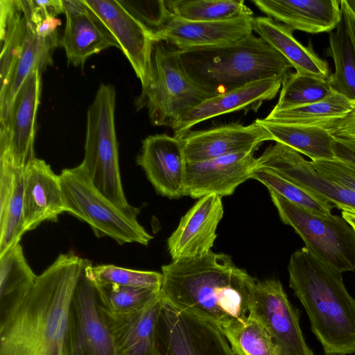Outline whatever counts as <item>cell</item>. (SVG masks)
<instances>
[{
    "mask_svg": "<svg viewBox=\"0 0 355 355\" xmlns=\"http://www.w3.org/2000/svg\"><path fill=\"white\" fill-rule=\"evenodd\" d=\"M85 262L72 252L60 254L0 313V355H64L70 304Z\"/></svg>",
    "mask_w": 355,
    "mask_h": 355,
    "instance_id": "obj_1",
    "label": "cell"
},
{
    "mask_svg": "<svg viewBox=\"0 0 355 355\" xmlns=\"http://www.w3.org/2000/svg\"><path fill=\"white\" fill-rule=\"evenodd\" d=\"M161 299L175 309L207 320L220 331L245 324L257 279L230 256L205 255L162 266Z\"/></svg>",
    "mask_w": 355,
    "mask_h": 355,
    "instance_id": "obj_2",
    "label": "cell"
},
{
    "mask_svg": "<svg viewBox=\"0 0 355 355\" xmlns=\"http://www.w3.org/2000/svg\"><path fill=\"white\" fill-rule=\"evenodd\" d=\"M289 286L303 305L311 330L326 354H355V299L342 272L306 247L295 251L288 265Z\"/></svg>",
    "mask_w": 355,
    "mask_h": 355,
    "instance_id": "obj_3",
    "label": "cell"
},
{
    "mask_svg": "<svg viewBox=\"0 0 355 355\" xmlns=\"http://www.w3.org/2000/svg\"><path fill=\"white\" fill-rule=\"evenodd\" d=\"M178 50L190 78L214 95L262 79L284 78L293 68L253 33L227 45Z\"/></svg>",
    "mask_w": 355,
    "mask_h": 355,
    "instance_id": "obj_4",
    "label": "cell"
},
{
    "mask_svg": "<svg viewBox=\"0 0 355 355\" xmlns=\"http://www.w3.org/2000/svg\"><path fill=\"white\" fill-rule=\"evenodd\" d=\"M151 61L150 79L136 106L148 110L153 125L172 128L184 112L216 96L190 78L178 50L171 44L156 41Z\"/></svg>",
    "mask_w": 355,
    "mask_h": 355,
    "instance_id": "obj_5",
    "label": "cell"
},
{
    "mask_svg": "<svg viewBox=\"0 0 355 355\" xmlns=\"http://www.w3.org/2000/svg\"><path fill=\"white\" fill-rule=\"evenodd\" d=\"M59 176L65 211L86 222L98 237L108 236L120 245H148L153 236L137 220L139 209L113 203L93 185L81 164L63 169Z\"/></svg>",
    "mask_w": 355,
    "mask_h": 355,
    "instance_id": "obj_6",
    "label": "cell"
},
{
    "mask_svg": "<svg viewBox=\"0 0 355 355\" xmlns=\"http://www.w3.org/2000/svg\"><path fill=\"white\" fill-rule=\"evenodd\" d=\"M115 107L114 87L101 84L87 110L85 157L80 164L98 191L117 206L130 209L120 176Z\"/></svg>",
    "mask_w": 355,
    "mask_h": 355,
    "instance_id": "obj_7",
    "label": "cell"
},
{
    "mask_svg": "<svg viewBox=\"0 0 355 355\" xmlns=\"http://www.w3.org/2000/svg\"><path fill=\"white\" fill-rule=\"evenodd\" d=\"M268 191L282 221L309 251L340 272L355 270V230L342 216L314 213Z\"/></svg>",
    "mask_w": 355,
    "mask_h": 355,
    "instance_id": "obj_8",
    "label": "cell"
},
{
    "mask_svg": "<svg viewBox=\"0 0 355 355\" xmlns=\"http://www.w3.org/2000/svg\"><path fill=\"white\" fill-rule=\"evenodd\" d=\"M85 265L71 299L64 355H115L96 283Z\"/></svg>",
    "mask_w": 355,
    "mask_h": 355,
    "instance_id": "obj_9",
    "label": "cell"
},
{
    "mask_svg": "<svg viewBox=\"0 0 355 355\" xmlns=\"http://www.w3.org/2000/svg\"><path fill=\"white\" fill-rule=\"evenodd\" d=\"M156 349L157 355H236L215 324L178 311L163 300L156 328Z\"/></svg>",
    "mask_w": 355,
    "mask_h": 355,
    "instance_id": "obj_10",
    "label": "cell"
},
{
    "mask_svg": "<svg viewBox=\"0 0 355 355\" xmlns=\"http://www.w3.org/2000/svg\"><path fill=\"white\" fill-rule=\"evenodd\" d=\"M250 314L267 331L279 355H314L302 335L299 311L291 304L279 280H257Z\"/></svg>",
    "mask_w": 355,
    "mask_h": 355,
    "instance_id": "obj_11",
    "label": "cell"
},
{
    "mask_svg": "<svg viewBox=\"0 0 355 355\" xmlns=\"http://www.w3.org/2000/svg\"><path fill=\"white\" fill-rule=\"evenodd\" d=\"M41 74L35 69L28 76L16 94L8 115L0 122V160L21 168L35 158L34 142Z\"/></svg>",
    "mask_w": 355,
    "mask_h": 355,
    "instance_id": "obj_12",
    "label": "cell"
},
{
    "mask_svg": "<svg viewBox=\"0 0 355 355\" xmlns=\"http://www.w3.org/2000/svg\"><path fill=\"white\" fill-rule=\"evenodd\" d=\"M90 11L103 23L130 62L141 88L151 76L153 33L131 14L119 1L83 0Z\"/></svg>",
    "mask_w": 355,
    "mask_h": 355,
    "instance_id": "obj_13",
    "label": "cell"
},
{
    "mask_svg": "<svg viewBox=\"0 0 355 355\" xmlns=\"http://www.w3.org/2000/svg\"><path fill=\"white\" fill-rule=\"evenodd\" d=\"M259 167L271 170L338 209L355 210V193L318 172L311 161L283 144L275 142L257 158Z\"/></svg>",
    "mask_w": 355,
    "mask_h": 355,
    "instance_id": "obj_14",
    "label": "cell"
},
{
    "mask_svg": "<svg viewBox=\"0 0 355 355\" xmlns=\"http://www.w3.org/2000/svg\"><path fill=\"white\" fill-rule=\"evenodd\" d=\"M178 138L182 141L187 163L255 152L263 142L273 141L270 133L257 119L248 125L232 123L207 130H190Z\"/></svg>",
    "mask_w": 355,
    "mask_h": 355,
    "instance_id": "obj_15",
    "label": "cell"
},
{
    "mask_svg": "<svg viewBox=\"0 0 355 355\" xmlns=\"http://www.w3.org/2000/svg\"><path fill=\"white\" fill-rule=\"evenodd\" d=\"M254 153H240L187 162L184 196L200 199L210 194L220 197L232 195L238 186L252 178L259 167Z\"/></svg>",
    "mask_w": 355,
    "mask_h": 355,
    "instance_id": "obj_16",
    "label": "cell"
},
{
    "mask_svg": "<svg viewBox=\"0 0 355 355\" xmlns=\"http://www.w3.org/2000/svg\"><path fill=\"white\" fill-rule=\"evenodd\" d=\"M223 214L220 196L210 194L198 199L167 240L172 261L199 257L211 251Z\"/></svg>",
    "mask_w": 355,
    "mask_h": 355,
    "instance_id": "obj_17",
    "label": "cell"
},
{
    "mask_svg": "<svg viewBox=\"0 0 355 355\" xmlns=\"http://www.w3.org/2000/svg\"><path fill=\"white\" fill-rule=\"evenodd\" d=\"M137 162L159 194L170 199L184 196L187 161L180 138L166 134L147 137Z\"/></svg>",
    "mask_w": 355,
    "mask_h": 355,
    "instance_id": "obj_18",
    "label": "cell"
},
{
    "mask_svg": "<svg viewBox=\"0 0 355 355\" xmlns=\"http://www.w3.org/2000/svg\"><path fill=\"white\" fill-rule=\"evenodd\" d=\"M253 16L217 21H190L168 16L154 33L156 41H163L178 49L227 45L253 32Z\"/></svg>",
    "mask_w": 355,
    "mask_h": 355,
    "instance_id": "obj_19",
    "label": "cell"
},
{
    "mask_svg": "<svg viewBox=\"0 0 355 355\" xmlns=\"http://www.w3.org/2000/svg\"><path fill=\"white\" fill-rule=\"evenodd\" d=\"M283 79L271 78L257 80L206 99L178 118L171 128L174 136L180 137L194 125L224 114L242 110L257 112L263 102L277 96Z\"/></svg>",
    "mask_w": 355,
    "mask_h": 355,
    "instance_id": "obj_20",
    "label": "cell"
},
{
    "mask_svg": "<svg viewBox=\"0 0 355 355\" xmlns=\"http://www.w3.org/2000/svg\"><path fill=\"white\" fill-rule=\"evenodd\" d=\"M66 24L60 45L69 62L83 65L88 58L117 42L103 23L90 11L83 0H62Z\"/></svg>",
    "mask_w": 355,
    "mask_h": 355,
    "instance_id": "obj_21",
    "label": "cell"
},
{
    "mask_svg": "<svg viewBox=\"0 0 355 355\" xmlns=\"http://www.w3.org/2000/svg\"><path fill=\"white\" fill-rule=\"evenodd\" d=\"M65 207L59 175L44 160L35 158L24 170L25 231L46 220L56 221Z\"/></svg>",
    "mask_w": 355,
    "mask_h": 355,
    "instance_id": "obj_22",
    "label": "cell"
},
{
    "mask_svg": "<svg viewBox=\"0 0 355 355\" xmlns=\"http://www.w3.org/2000/svg\"><path fill=\"white\" fill-rule=\"evenodd\" d=\"M162 304L159 297L140 309L125 313H113L103 306L115 355H157L156 328Z\"/></svg>",
    "mask_w": 355,
    "mask_h": 355,
    "instance_id": "obj_23",
    "label": "cell"
},
{
    "mask_svg": "<svg viewBox=\"0 0 355 355\" xmlns=\"http://www.w3.org/2000/svg\"><path fill=\"white\" fill-rule=\"evenodd\" d=\"M268 17L293 31L308 33L331 32L342 18L338 0H254Z\"/></svg>",
    "mask_w": 355,
    "mask_h": 355,
    "instance_id": "obj_24",
    "label": "cell"
},
{
    "mask_svg": "<svg viewBox=\"0 0 355 355\" xmlns=\"http://www.w3.org/2000/svg\"><path fill=\"white\" fill-rule=\"evenodd\" d=\"M26 19L28 29L22 50L6 87L0 91V122L8 115L16 94L28 76L35 69L42 73L52 64L53 53L60 42L58 33L49 36L40 35Z\"/></svg>",
    "mask_w": 355,
    "mask_h": 355,
    "instance_id": "obj_25",
    "label": "cell"
},
{
    "mask_svg": "<svg viewBox=\"0 0 355 355\" xmlns=\"http://www.w3.org/2000/svg\"><path fill=\"white\" fill-rule=\"evenodd\" d=\"M253 31L283 55L297 73L327 80L329 69L312 46H304L293 36V31L268 17H254Z\"/></svg>",
    "mask_w": 355,
    "mask_h": 355,
    "instance_id": "obj_26",
    "label": "cell"
},
{
    "mask_svg": "<svg viewBox=\"0 0 355 355\" xmlns=\"http://www.w3.org/2000/svg\"><path fill=\"white\" fill-rule=\"evenodd\" d=\"M24 170L0 160V256L19 243L26 232Z\"/></svg>",
    "mask_w": 355,
    "mask_h": 355,
    "instance_id": "obj_27",
    "label": "cell"
},
{
    "mask_svg": "<svg viewBox=\"0 0 355 355\" xmlns=\"http://www.w3.org/2000/svg\"><path fill=\"white\" fill-rule=\"evenodd\" d=\"M257 120L270 133L273 141L289 146L312 162L334 159V138L325 129L315 125L273 123L264 119Z\"/></svg>",
    "mask_w": 355,
    "mask_h": 355,
    "instance_id": "obj_28",
    "label": "cell"
},
{
    "mask_svg": "<svg viewBox=\"0 0 355 355\" xmlns=\"http://www.w3.org/2000/svg\"><path fill=\"white\" fill-rule=\"evenodd\" d=\"M0 16V78L3 89L22 50L28 24L19 0H1Z\"/></svg>",
    "mask_w": 355,
    "mask_h": 355,
    "instance_id": "obj_29",
    "label": "cell"
},
{
    "mask_svg": "<svg viewBox=\"0 0 355 355\" xmlns=\"http://www.w3.org/2000/svg\"><path fill=\"white\" fill-rule=\"evenodd\" d=\"M37 277L19 243L0 256V313L19 302L35 284Z\"/></svg>",
    "mask_w": 355,
    "mask_h": 355,
    "instance_id": "obj_30",
    "label": "cell"
},
{
    "mask_svg": "<svg viewBox=\"0 0 355 355\" xmlns=\"http://www.w3.org/2000/svg\"><path fill=\"white\" fill-rule=\"evenodd\" d=\"M329 41L328 54L334 60L335 71L328 83L334 92L355 103V50L343 13L336 31L329 33Z\"/></svg>",
    "mask_w": 355,
    "mask_h": 355,
    "instance_id": "obj_31",
    "label": "cell"
},
{
    "mask_svg": "<svg viewBox=\"0 0 355 355\" xmlns=\"http://www.w3.org/2000/svg\"><path fill=\"white\" fill-rule=\"evenodd\" d=\"M169 16L190 21H217L253 16L243 1H164Z\"/></svg>",
    "mask_w": 355,
    "mask_h": 355,
    "instance_id": "obj_32",
    "label": "cell"
},
{
    "mask_svg": "<svg viewBox=\"0 0 355 355\" xmlns=\"http://www.w3.org/2000/svg\"><path fill=\"white\" fill-rule=\"evenodd\" d=\"M355 103L343 95L334 92L319 102L287 110H272L266 121L300 125H314L330 119L343 116L354 109Z\"/></svg>",
    "mask_w": 355,
    "mask_h": 355,
    "instance_id": "obj_33",
    "label": "cell"
},
{
    "mask_svg": "<svg viewBox=\"0 0 355 355\" xmlns=\"http://www.w3.org/2000/svg\"><path fill=\"white\" fill-rule=\"evenodd\" d=\"M333 92L327 80L290 72L283 79L279 97L272 110H287L319 102Z\"/></svg>",
    "mask_w": 355,
    "mask_h": 355,
    "instance_id": "obj_34",
    "label": "cell"
},
{
    "mask_svg": "<svg viewBox=\"0 0 355 355\" xmlns=\"http://www.w3.org/2000/svg\"><path fill=\"white\" fill-rule=\"evenodd\" d=\"M221 331L236 355H279L267 331L250 314L245 324Z\"/></svg>",
    "mask_w": 355,
    "mask_h": 355,
    "instance_id": "obj_35",
    "label": "cell"
},
{
    "mask_svg": "<svg viewBox=\"0 0 355 355\" xmlns=\"http://www.w3.org/2000/svg\"><path fill=\"white\" fill-rule=\"evenodd\" d=\"M252 178L261 182L268 190L276 192L288 201L311 211L322 215L331 214L334 207L331 203L311 193L270 169L258 167Z\"/></svg>",
    "mask_w": 355,
    "mask_h": 355,
    "instance_id": "obj_36",
    "label": "cell"
},
{
    "mask_svg": "<svg viewBox=\"0 0 355 355\" xmlns=\"http://www.w3.org/2000/svg\"><path fill=\"white\" fill-rule=\"evenodd\" d=\"M96 284L102 306L113 313L135 311L160 297V290L157 289L112 284Z\"/></svg>",
    "mask_w": 355,
    "mask_h": 355,
    "instance_id": "obj_37",
    "label": "cell"
},
{
    "mask_svg": "<svg viewBox=\"0 0 355 355\" xmlns=\"http://www.w3.org/2000/svg\"><path fill=\"white\" fill-rule=\"evenodd\" d=\"M89 273L98 284H112L125 286L160 290L163 276L155 271L137 270L114 265L89 266Z\"/></svg>",
    "mask_w": 355,
    "mask_h": 355,
    "instance_id": "obj_38",
    "label": "cell"
},
{
    "mask_svg": "<svg viewBox=\"0 0 355 355\" xmlns=\"http://www.w3.org/2000/svg\"><path fill=\"white\" fill-rule=\"evenodd\" d=\"M311 162L321 174L355 193V168L335 158Z\"/></svg>",
    "mask_w": 355,
    "mask_h": 355,
    "instance_id": "obj_39",
    "label": "cell"
},
{
    "mask_svg": "<svg viewBox=\"0 0 355 355\" xmlns=\"http://www.w3.org/2000/svg\"><path fill=\"white\" fill-rule=\"evenodd\" d=\"M20 3L26 16L35 25L64 13L62 0H28L20 1Z\"/></svg>",
    "mask_w": 355,
    "mask_h": 355,
    "instance_id": "obj_40",
    "label": "cell"
},
{
    "mask_svg": "<svg viewBox=\"0 0 355 355\" xmlns=\"http://www.w3.org/2000/svg\"><path fill=\"white\" fill-rule=\"evenodd\" d=\"M314 125L325 129L334 137L355 139V105L352 111L343 116L325 120Z\"/></svg>",
    "mask_w": 355,
    "mask_h": 355,
    "instance_id": "obj_41",
    "label": "cell"
},
{
    "mask_svg": "<svg viewBox=\"0 0 355 355\" xmlns=\"http://www.w3.org/2000/svg\"><path fill=\"white\" fill-rule=\"evenodd\" d=\"M334 158L355 168V139L334 137Z\"/></svg>",
    "mask_w": 355,
    "mask_h": 355,
    "instance_id": "obj_42",
    "label": "cell"
},
{
    "mask_svg": "<svg viewBox=\"0 0 355 355\" xmlns=\"http://www.w3.org/2000/svg\"><path fill=\"white\" fill-rule=\"evenodd\" d=\"M340 6L355 50V15L349 9L345 0L340 1Z\"/></svg>",
    "mask_w": 355,
    "mask_h": 355,
    "instance_id": "obj_43",
    "label": "cell"
},
{
    "mask_svg": "<svg viewBox=\"0 0 355 355\" xmlns=\"http://www.w3.org/2000/svg\"><path fill=\"white\" fill-rule=\"evenodd\" d=\"M342 211V216L344 219H345L348 223L353 227L355 230V210L354 209H343Z\"/></svg>",
    "mask_w": 355,
    "mask_h": 355,
    "instance_id": "obj_44",
    "label": "cell"
},
{
    "mask_svg": "<svg viewBox=\"0 0 355 355\" xmlns=\"http://www.w3.org/2000/svg\"><path fill=\"white\" fill-rule=\"evenodd\" d=\"M345 3L355 15V0H345Z\"/></svg>",
    "mask_w": 355,
    "mask_h": 355,
    "instance_id": "obj_45",
    "label": "cell"
},
{
    "mask_svg": "<svg viewBox=\"0 0 355 355\" xmlns=\"http://www.w3.org/2000/svg\"><path fill=\"white\" fill-rule=\"evenodd\" d=\"M325 355H335V354H325Z\"/></svg>",
    "mask_w": 355,
    "mask_h": 355,
    "instance_id": "obj_46",
    "label": "cell"
}]
</instances>
